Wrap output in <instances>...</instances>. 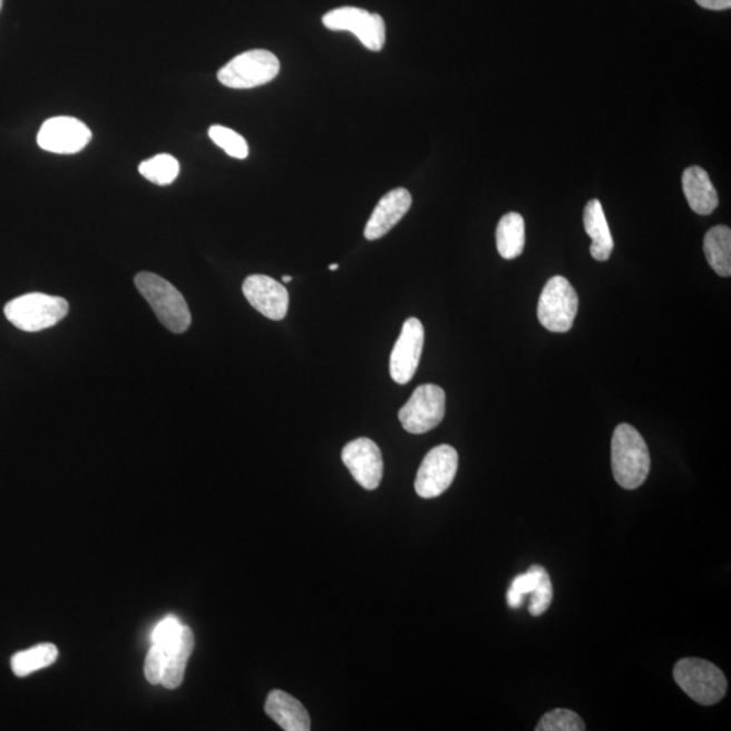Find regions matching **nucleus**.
Wrapping results in <instances>:
<instances>
[{"instance_id":"26","label":"nucleus","mask_w":731,"mask_h":731,"mask_svg":"<svg viewBox=\"0 0 731 731\" xmlns=\"http://www.w3.org/2000/svg\"><path fill=\"white\" fill-rule=\"evenodd\" d=\"M183 626L174 616H168L156 626L153 634L154 645H159L169 653L178 644Z\"/></svg>"},{"instance_id":"21","label":"nucleus","mask_w":731,"mask_h":731,"mask_svg":"<svg viewBox=\"0 0 731 731\" xmlns=\"http://www.w3.org/2000/svg\"><path fill=\"white\" fill-rule=\"evenodd\" d=\"M59 657L58 647L53 644H41L12 655L11 670L16 676L25 678L29 674L52 665Z\"/></svg>"},{"instance_id":"3","label":"nucleus","mask_w":731,"mask_h":731,"mask_svg":"<svg viewBox=\"0 0 731 731\" xmlns=\"http://www.w3.org/2000/svg\"><path fill=\"white\" fill-rule=\"evenodd\" d=\"M65 299L42 293L25 294L4 306V316L25 332H40L60 323L68 314Z\"/></svg>"},{"instance_id":"11","label":"nucleus","mask_w":731,"mask_h":731,"mask_svg":"<svg viewBox=\"0 0 731 731\" xmlns=\"http://www.w3.org/2000/svg\"><path fill=\"white\" fill-rule=\"evenodd\" d=\"M425 345V326L416 318L408 319L402 325L399 339L390 355V376L399 386H406L418 371Z\"/></svg>"},{"instance_id":"10","label":"nucleus","mask_w":731,"mask_h":731,"mask_svg":"<svg viewBox=\"0 0 731 731\" xmlns=\"http://www.w3.org/2000/svg\"><path fill=\"white\" fill-rule=\"evenodd\" d=\"M91 130L72 117H55L43 123L37 143L43 150L59 155L80 153L91 142Z\"/></svg>"},{"instance_id":"5","label":"nucleus","mask_w":731,"mask_h":731,"mask_svg":"<svg viewBox=\"0 0 731 731\" xmlns=\"http://www.w3.org/2000/svg\"><path fill=\"white\" fill-rule=\"evenodd\" d=\"M280 69L281 62L274 53L266 49H252L236 56L220 69L217 78L226 87L248 90L270 84L279 77Z\"/></svg>"},{"instance_id":"30","label":"nucleus","mask_w":731,"mask_h":731,"mask_svg":"<svg viewBox=\"0 0 731 731\" xmlns=\"http://www.w3.org/2000/svg\"><path fill=\"white\" fill-rule=\"evenodd\" d=\"M292 281H293L292 276H289V275L283 276V282L289 283V282H292Z\"/></svg>"},{"instance_id":"28","label":"nucleus","mask_w":731,"mask_h":731,"mask_svg":"<svg viewBox=\"0 0 731 731\" xmlns=\"http://www.w3.org/2000/svg\"><path fill=\"white\" fill-rule=\"evenodd\" d=\"M696 3L703 9L708 10H729L731 8V0H696Z\"/></svg>"},{"instance_id":"1","label":"nucleus","mask_w":731,"mask_h":731,"mask_svg":"<svg viewBox=\"0 0 731 731\" xmlns=\"http://www.w3.org/2000/svg\"><path fill=\"white\" fill-rule=\"evenodd\" d=\"M611 464L615 481L622 488L633 490L646 481L651 471V454L645 439L633 426L623 423L615 428Z\"/></svg>"},{"instance_id":"27","label":"nucleus","mask_w":731,"mask_h":731,"mask_svg":"<svg viewBox=\"0 0 731 731\" xmlns=\"http://www.w3.org/2000/svg\"><path fill=\"white\" fill-rule=\"evenodd\" d=\"M168 652L166 649L154 645L145 659L144 674L150 684H160L164 670H166Z\"/></svg>"},{"instance_id":"25","label":"nucleus","mask_w":731,"mask_h":731,"mask_svg":"<svg viewBox=\"0 0 731 731\" xmlns=\"http://www.w3.org/2000/svg\"><path fill=\"white\" fill-rule=\"evenodd\" d=\"M553 602V585L550 576L544 566L538 568L537 587L529 595L528 613L533 616L545 614Z\"/></svg>"},{"instance_id":"12","label":"nucleus","mask_w":731,"mask_h":731,"mask_svg":"<svg viewBox=\"0 0 731 731\" xmlns=\"http://www.w3.org/2000/svg\"><path fill=\"white\" fill-rule=\"evenodd\" d=\"M342 459L354 480L362 488L374 490L383 476V459L380 447L373 440L359 438L344 446Z\"/></svg>"},{"instance_id":"23","label":"nucleus","mask_w":731,"mask_h":731,"mask_svg":"<svg viewBox=\"0 0 731 731\" xmlns=\"http://www.w3.org/2000/svg\"><path fill=\"white\" fill-rule=\"evenodd\" d=\"M211 140L235 159H245L250 154L248 143L242 135L222 125L209 128Z\"/></svg>"},{"instance_id":"16","label":"nucleus","mask_w":731,"mask_h":731,"mask_svg":"<svg viewBox=\"0 0 731 731\" xmlns=\"http://www.w3.org/2000/svg\"><path fill=\"white\" fill-rule=\"evenodd\" d=\"M683 191L693 212L709 216L718 207V194L708 172L702 167L692 166L683 174Z\"/></svg>"},{"instance_id":"20","label":"nucleus","mask_w":731,"mask_h":731,"mask_svg":"<svg viewBox=\"0 0 731 731\" xmlns=\"http://www.w3.org/2000/svg\"><path fill=\"white\" fill-rule=\"evenodd\" d=\"M704 255L718 275H731V231L729 226L718 225L708 232L703 243Z\"/></svg>"},{"instance_id":"15","label":"nucleus","mask_w":731,"mask_h":731,"mask_svg":"<svg viewBox=\"0 0 731 731\" xmlns=\"http://www.w3.org/2000/svg\"><path fill=\"white\" fill-rule=\"evenodd\" d=\"M264 710L271 720L280 724L283 730H311V718H309L304 704L286 692L280 690L270 692Z\"/></svg>"},{"instance_id":"13","label":"nucleus","mask_w":731,"mask_h":731,"mask_svg":"<svg viewBox=\"0 0 731 731\" xmlns=\"http://www.w3.org/2000/svg\"><path fill=\"white\" fill-rule=\"evenodd\" d=\"M243 293L250 304L264 318L280 321L286 318L289 293L285 286L267 275H250L243 283Z\"/></svg>"},{"instance_id":"9","label":"nucleus","mask_w":731,"mask_h":731,"mask_svg":"<svg viewBox=\"0 0 731 731\" xmlns=\"http://www.w3.org/2000/svg\"><path fill=\"white\" fill-rule=\"evenodd\" d=\"M326 29L350 31L355 35L364 48L380 52L387 40L386 22L382 17L371 14L368 10L342 8L326 12L323 17Z\"/></svg>"},{"instance_id":"19","label":"nucleus","mask_w":731,"mask_h":731,"mask_svg":"<svg viewBox=\"0 0 731 731\" xmlns=\"http://www.w3.org/2000/svg\"><path fill=\"white\" fill-rule=\"evenodd\" d=\"M194 651V634L191 627L183 626L178 644L168 653L166 670L162 678V685L167 690H175L183 683L187 661Z\"/></svg>"},{"instance_id":"29","label":"nucleus","mask_w":731,"mask_h":731,"mask_svg":"<svg viewBox=\"0 0 731 731\" xmlns=\"http://www.w3.org/2000/svg\"><path fill=\"white\" fill-rule=\"evenodd\" d=\"M526 596L518 594L514 589H508L507 592V603L510 608H520L525 604Z\"/></svg>"},{"instance_id":"8","label":"nucleus","mask_w":731,"mask_h":731,"mask_svg":"<svg viewBox=\"0 0 731 731\" xmlns=\"http://www.w3.org/2000/svg\"><path fill=\"white\" fill-rule=\"evenodd\" d=\"M458 452L449 445H440L427 454L416 476V494L423 499H435L447 489L456 478Z\"/></svg>"},{"instance_id":"24","label":"nucleus","mask_w":731,"mask_h":731,"mask_svg":"<svg viewBox=\"0 0 731 731\" xmlns=\"http://www.w3.org/2000/svg\"><path fill=\"white\" fill-rule=\"evenodd\" d=\"M585 724L575 711L557 709L547 712L535 728L537 731H584Z\"/></svg>"},{"instance_id":"18","label":"nucleus","mask_w":731,"mask_h":731,"mask_svg":"<svg viewBox=\"0 0 731 731\" xmlns=\"http://www.w3.org/2000/svg\"><path fill=\"white\" fill-rule=\"evenodd\" d=\"M497 251L504 260H515L523 254L526 244L525 218L519 213H508L496 230Z\"/></svg>"},{"instance_id":"7","label":"nucleus","mask_w":731,"mask_h":731,"mask_svg":"<svg viewBox=\"0 0 731 731\" xmlns=\"http://www.w3.org/2000/svg\"><path fill=\"white\" fill-rule=\"evenodd\" d=\"M445 413V390L427 383L415 389L411 399L400 409L399 419L406 431L420 435L442 423Z\"/></svg>"},{"instance_id":"2","label":"nucleus","mask_w":731,"mask_h":731,"mask_svg":"<svg viewBox=\"0 0 731 731\" xmlns=\"http://www.w3.org/2000/svg\"><path fill=\"white\" fill-rule=\"evenodd\" d=\"M138 292L154 309L156 318L167 330L183 333L192 325V313L185 298L172 283L154 273H140L135 279Z\"/></svg>"},{"instance_id":"6","label":"nucleus","mask_w":731,"mask_h":731,"mask_svg":"<svg viewBox=\"0 0 731 731\" xmlns=\"http://www.w3.org/2000/svg\"><path fill=\"white\" fill-rule=\"evenodd\" d=\"M578 295L564 276L548 280L538 302L539 323L546 330L565 333L572 330L577 316Z\"/></svg>"},{"instance_id":"17","label":"nucleus","mask_w":731,"mask_h":731,"mask_svg":"<svg viewBox=\"0 0 731 731\" xmlns=\"http://www.w3.org/2000/svg\"><path fill=\"white\" fill-rule=\"evenodd\" d=\"M584 228L592 241V257L598 262L608 261L611 254H613L615 244L601 201L592 199L587 206H585Z\"/></svg>"},{"instance_id":"32","label":"nucleus","mask_w":731,"mask_h":731,"mask_svg":"<svg viewBox=\"0 0 731 731\" xmlns=\"http://www.w3.org/2000/svg\"><path fill=\"white\" fill-rule=\"evenodd\" d=\"M3 0H0V9H2Z\"/></svg>"},{"instance_id":"14","label":"nucleus","mask_w":731,"mask_h":731,"mask_svg":"<svg viewBox=\"0 0 731 731\" xmlns=\"http://www.w3.org/2000/svg\"><path fill=\"white\" fill-rule=\"evenodd\" d=\"M412 195L407 188H394L383 195L374 207L364 228V237L370 242L378 241L387 235L401 222V218L411 209Z\"/></svg>"},{"instance_id":"31","label":"nucleus","mask_w":731,"mask_h":731,"mask_svg":"<svg viewBox=\"0 0 731 731\" xmlns=\"http://www.w3.org/2000/svg\"><path fill=\"white\" fill-rule=\"evenodd\" d=\"M339 269V264H331L330 270L331 271H337Z\"/></svg>"},{"instance_id":"22","label":"nucleus","mask_w":731,"mask_h":731,"mask_svg":"<svg viewBox=\"0 0 731 731\" xmlns=\"http://www.w3.org/2000/svg\"><path fill=\"white\" fill-rule=\"evenodd\" d=\"M138 172L155 185L167 186L178 178L181 166L174 156L162 154L143 162L138 166Z\"/></svg>"},{"instance_id":"4","label":"nucleus","mask_w":731,"mask_h":731,"mask_svg":"<svg viewBox=\"0 0 731 731\" xmlns=\"http://www.w3.org/2000/svg\"><path fill=\"white\" fill-rule=\"evenodd\" d=\"M673 678L693 701L703 705L721 702L728 690L727 678L720 667L701 659L680 660Z\"/></svg>"}]
</instances>
